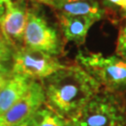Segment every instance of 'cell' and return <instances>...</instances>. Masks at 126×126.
<instances>
[{
    "instance_id": "obj_1",
    "label": "cell",
    "mask_w": 126,
    "mask_h": 126,
    "mask_svg": "<svg viewBox=\"0 0 126 126\" xmlns=\"http://www.w3.org/2000/svg\"><path fill=\"white\" fill-rule=\"evenodd\" d=\"M45 104L65 120H70L102 90L99 83L80 65L74 63L46 79Z\"/></svg>"
},
{
    "instance_id": "obj_2",
    "label": "cell",
    "mask_w": 126,
    "mask_h": 126,
    "mask_svg": "<svg viewBox=\"0 0 126 126\" xmlns=\"http://www.w3.org/2000/svg\"><path fill=\"white\" fill-rule=\"evenodd\" d=\"M70 126H126L122 94L101 90L70 120Z\"/></svg>"
},
{
    "instance_id": "obj_3",
    "label": "cell",
    "mask_w": 126,
    "mask_h": 126,
    "mask_svg": "<svg viewBox=\"0 0 126 126\" xmlns=\"http://www.w3.org/2000/svg\"><path fill=\"white\" fill-rule=\"evenodd\" d=\"M76 63L99 83L102 90L122 94L126 91V60L118 55L105 56L100 52L79 50Z\"/></svg>"
},
{
    "instance_id": "obj_4",
    "label": "cell",
    "mask_w": 126,
    "mask_h": 126,
    "mask_svg": "<svg viewBox=\"0 0 126 126\" xmlns=\"http://www.w3.org/2000/svg\"><path fill=\"white\" fill-rule=\"evenodd\" d=\"M23 46L55 57L62 55L64 51V41L61 32L48 22L45 15L37 8L28 9Z\"/></svg>"
},
{
    "instance_id": "obj_5",
    "label": "cell",
    "mask_w": 126,
    "mask_h": 126,
    "mask_svg": "<svg viewBox=\"0 0 126 126\" xmlns=\"http://www.w3.org/2000/svg\"><path fill=\"white\" fill-rule=\"evenodd\" d=\"M11 74L25 77L31 80L46 79L65 67L55 56L40 50L20 47L12 53Z\"/></svg>"
},
{
    "instance_id": "obj_6",
    "label": "cell",
    "mask_w": 126,
    "mask_h": 126,
    "mask_svg": "<svg viewBox=\"0 0 126 126\" xmlns=\"http://www.w3.org/2000/svg\"><path fill=\"white\" fill-rule=\"evenodd\" d=\"M45 91L40 82L33 80L29 90L17 103L0 115V126H21L45 104Z\"/></svg>"
},
{
    "instance_id": "obj_7",
    "label": "cell",
    "mask_w": 126,
    "mask_h": 126,
    "mask_svg": "<svg viewBox=\"0 0 126 126\" xmlns=\"http://www.w3.org/2000/svg\"><path fill=\"white\" fill-rule=\"evenodd\" d=\"M28 9L23 0L9 1L0 8V32L13 50L23 46Z\"/></svg>"
},
{
    "instance_id": "obj_8",
    "label": "cell",
    "mask_w": 126,
    "mask_h": 126,
    "mask_svg": "<svg viewBox=\"0 0 126 126\" xmlns=\"http://www.w3.org/2000/svg\"><path fill=\"white\" fill-rule=\"evenodd\" d=\"M60 32L64 42H73L78 46L85 43L88 32L96 22V19L89 16H71L65 14H56Z\"/></svg>"
},
{
    "instance_id": "obj_9",
    "label": "cell",
    "mask_w": 126,
    "mask_h": 126,
    "mask_svg": "<svg viewBox=\"0 0 126 126\" xmlns=\"http://www.w3.org/2000/svg\"><path fill=\"white\" fill-rule=\"evenodd\" d=\"M58 13L71 16H89L98 22L107 17V9L96 0H51Z\"/></svg>"
},
{
    "instance_id": "obj_10",
    "label": "cell",
    "mask_w": 126,
    "mask_h": 126,
    "mask_svg": "<svg viewBox=\"0 0 126 126\" xmlns=\"http://www.w3.org/2000/svg\"><path fill=\"white\" fill-rule=\"evenodd\" d=\"M32 81L25 77L11 74L7 84L0 91V115L9 109L26 94Z\"/></svg>"
},
{
    "instance_id": "obj_11",
    "label": "cell",
    "mask_w": 126,
    "mask_h": 126,
    "mask_svg": "<svg viewBox=\"0 0 126 126\" xmlns=\"http://www.w3.org/2000/svg\"><path fill=\"white\" fill-rule=\"evenodd\" d=\"M30 126H66L67 120L61 117L48 106L41 107L28 121Z\"/></svg>"
},
{
    "instance_id": "obj_12",
    "label": "cell",
    "mask_w": 126,
    "mask_h": 126,
    "mask_svg": "<svg viewBox=\"0 0 126 126\" xmlns=\"http://www.w3.org/2000/svg\"><path fill=\"white\" fill-rule=\"evenodd\" d=\"M116 55L126 60V16H124L120 23L116 45Z\"/></svg>"
},
{
    "instance_id": "obj_13",
    "label": "cell",
    "mask_w": 126,
    "mask_h": 126,
    "mask_svg": "<svg viewBox=\"0 0 126 126\" xmlns=\"http://www.w3.org/2000/svg\"><path fill=\"white\" fill-rule=\"evenodd\" d=\"M13 49L9 46L8 41L5 39V37L0 32V63L7 62L12 58Z\"/></svg>"
},
{
    "instance_id": "obj_14",
    "label": "cell",
    "mask_w": 126,
    "mask_h": 126,
    "mask_svg": "<svg viewBox=\"0 0 126 126\" xmlns=\"http://www.w3.org/2000/svg\"><path fill=\"white\" fill-rule=\"evenodd\" d=\"M108 1L115 4L116 6L121 7L123 9V11H126V0H108Z\"/></svg>"
},
{
    "instance_id": "obj_15",
    "label": "cell",
    "mask_w": 126,
    "mask_h": 126,
    "mask_svg": "<svg viewBox=\"0 0 126 126\" xmlns=\"http://www.w3.org/2000/svg\"><path fill=\"white\" fill-rule=\"evenodd\" d=\"M10 76H11V75H9V76L0 75V91L2 90V89L4 88V86L7 84V82H8V80H9V79Z\"/></svg>"
},
{
    "instance_id": "obj_16",
    "label": "cell",
    "mask_w": 126,
    "mask_h": 126,
    "mask_svg": "<svg viewBox=\"0 0 126 126\" xmlns=\"http://www.w3.org/2000/svg\"><path fill=\"white\" fill-rule=\"evenodd\" d=\"M0 75H4V76L11 75V73L9 71V69L6 67L2 63H0Z\"/></svg>"
},
{
    "instance_id": "obj_17",
    "label": "cell",
    "mask_w": 126,
    "mask_h": 126,
    "mask_svg": "<svg viewBox=\"0 0 126 126\" xmlns=\"http://www.w3.org/2000/svg\"><path fill=\"white\" fill-rule=\"evenodd\" d=\"M37 3H40V4L46 5V6H49L50 8H52V2L51 0H35Z\"/></svg>"
},
{
    "instance_id": "obj_18",
    "label": "cell",
    "mask_w": 126,
    "mask_h": 126,
    "mask_svg": "<svg viewBox=\"0 0 126 126\" xmlns=\"http://www.w3.org/2000/svg\"><path fill=\"white\" fill-rule=\"evenodd\" d=\"M9 1H11V0H0V8H1V7H3L5 4L9 3Z\"/></svg>"
},
{
    "instance_id": "obj_19",
    "label": "cell",
    "mask_w": 126,
    "mask_h": 126,
    "mask_svg": "<svg viewBox=\"0 0 126 126\" xmlns=\"http://www.w3.org/2000/svg\"><path fill=\"white\" fill-rule=\"evenodd\" d=\"M21 126H30V124H29L28 122H25V123H23V125H21Z\"/></svg>"
},
{
    "instance_id": "obj_20",
    "label": "cell",
    "mask_w": 126,
    "mask_h": 126,
    "mask_svg": "<svg viewBox=\"0 0 126 126\" xmlns=\"http://www.w3.org/2000/svg\"><path fill=\"white\" fill-rule=\"evenodd\" d=\"M66 126H70V124H69V122H68V121H67V125Z\"/></svg>"
},
{
    "instance_id": "obj_21",
    "label": "cell",
    "mask_w": 126,
    "mask_h": 126,
    "mask_svg": "<svg viewBox=\"0 0 126 126\" xmlns=\"http://www.w3.org/2000/svg\"><path fill=\"white\" fill-rule=\"evenodd\" d=\"M124 12V16H126V11H123Z\"/></svg>"
}]
</instances>
